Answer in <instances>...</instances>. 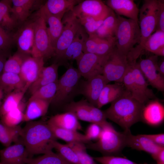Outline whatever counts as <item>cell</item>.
<instances>
[{
	"mask_svg": "<svg viewBox=\"0 0 164 164\" xmlns=\"http://www.w3.org/2000/svg\"><path fill=\"white\" fill-rule=\"evenodd\" d=\"M54 149L57 153L73 164H80L77 155L74 151L67 144H61L56 141L53 143Z\"/></svg>",
	"mask_w": 164,
	"mask_h": 164,
	"instance_id": "7bdbcfd3",
	"label": "cell"
},
{
	"mask_svg": "<svg viewBox=\"0 0 164 164\" xmlns=\"http://www.w3.org/2000/svg\"><path fill=\"white\" fill-rule=\"evenodd\" d=\"M38 11L49 26L48 32L51 44L54 50L56 42L63 30V25L62 20L50 14L43 6Z\"/></svg>",
	"mask_w": 164,
	"mask_h": 164,
	"instance_id": "cb8c5ba5",
	"label": "cell"
},
{
	"mask_svg": "<svg viewBox=\"0 0 164 164\" xmlns=\"http://www.w3.org/2000/svg\"><path fill=\"white\" fill-rule=\"evenodd\" d=\"M108 83L102 74L86 80L80 81L79 93L83 95L87 100L97 107L101 92L104 87Z\"/></svg>",
	"mask_w": 164,
	"mask_h": 164,
	"instance_id": "9a60e30c",
	"label": "cell"
},
{
	"mask_svg": "<svg viewBox=\"0 0 164 164\" xmlns=\"http://www.w3.org/2000/svg\"><path fill=\"white\" fill-rule=\"evenodd\" d=\"M12 0L0 1V26L11 34L19 25L12 11Z\"/></svg>",
	"mask_w": 164,
	"mask_h": 164,
	"instance_id": "83f0119b",
	"label": "cell"
},
{
	"mask_svg": "<svg viewBox=\"0 0 164 164\" xmlns=\"http://www.w3.org/2000/svg\"><path fill=\"white\" fill-rule=\"evenodd\" d=\"M51 102L30 97L24 112L23 122H28L45 115Z\"/></svg>",
	"mask_w": 164,
	"mask_h": 164,
	"instance_id": "d4e9b609",
	"label": "cell"
},
{
	"mask_svg": "<svg viewBox=\"0 0 164 164\" xmlns=\"http://www.w3.org/2000/svg\"><path fill=\"white\" fill-rule=\"evenodd\" d=\"M57 81L41 87L31 94L30 97L49 101L51 103L56 92Z\"/></svg>",
	"mask_w": 164,
	"mask_h": 164,
	"instance_id": "b9f144b4",
	"label": "cell"
},
{
	"mask_svg": "<svg viewBox=\"0 0 164 164\" xmlns=\"http://www.w3.org/2000/svg\"><path fill=\"white\" fill-rule=\"evenodd\" d=\"M82 1L80 0H48L43 6L50 14L62 20L65 13L72 11L74 7Z\"/></svg>",
	"mask_w": 164,
	"mask_h": 164,
	"instance_id": "4316f807",
	"label": "cell"
},
{
	"mask_svg": "<svg viewBox=\"0 0 164 164\" xmlns=\"http://www.w3.org/2000/svg\"><path fill=\"white\" fill-rule=\"evenodd\" d=\"M62 21L63 25V30L54 49L53 57L56 61L72 42L82 27L78 18L72 11L65 13Z\"/></svg>",
	"mask_w": 164,
	"mask_h": 164,
	"instance_id": "30bf717a",
	"label": "cell"
},
{
	"mask_svg": "<svg viewBox=\"0 0 164 164\" xmlns=\"http://www.w3.org/2000/svg\"><path fill=\"white\" fill-rule=\"evenodd\" d=\"M25 90L14 91L5 95L0 108V117L17 107L22 101Z\"/></svg>",
	"mask_w": 164,
	"mask_h": 164,
	"instance_id": "e575fe53",
	"label": "cell"
},
{
	"mask_svg": "<svg viewBox=\"0 0 164 164\" xmlns=\"http://www.w3.org/2000/svg\"><path fill=\"white\" fill-rule=\"evenodd\" d=\"M102 132V128L98 125L91 123L87 127L85 135L87 138L91 141L97 140L100 137Z\"/></svg>",
	"mask_w": 164,
	"mask_h": 164,
	"instance_id": "7dc6e473",
	"label": "cell"
},
{
	"mask_svg": "<svg viewBox=\"0 0 164 164\" xmlns=\"http://www.w3.org/2000/svg\"><path fill=\"white\" fill-rule=\"evenodd\" d=\"M88 35L82 26L76 34L73 41L56 61V63L65 65L76 61L84 53V41Z\"/></svg>",
	"mask_w": 164,
	"mask_h": 164,
	"instance_id": "2e32d148",
	"label": "cell"
},
{
	"mask_svg": "<svg viewBox=\"0 0 164 164\" xmlns=\"http://www.w3.org/2000/svg\"><path fill=\"white\" fill-rule=\"evenodd\" d=\"M101 164H142L134 162L127 158L114 155L103 156L93 157Z\"/></svg>",
	"mask_w": 164,
	"mask_h": 164,
	"instance_id": "f6af8a7d",
	"label": "cell"
},
{
	"mask_svg": "<svg viewBox=\"0 0 164 164\" xmlns=\"http://www.w3.org/2000/svg\"><path fill=\"white\" fill-rule=\"evenodd\" d=\"M129 64L127 55L119 51L115 47L108 55L102 75L108 83L115 81L122 83Z\"/></svg>",
	"mask_w": 164,
	"mask_h": 164,
	"instance_id": "9c48e42d",
	"label": "cell"
},
{
	"mask_svg": "<svg viewBox=\"0 0 164 164\" xmlns=\"http://www.w3.org/2000/svg\"><path fill=\"white\" fill-rule=\"evenodd\" d=\"M142 135L156 145L161 147H164V133Z\"/></svg>",
	"mask_w": 164,
	"mask_h": 164,
	"instance_id": "f907efd6",
	"label": "cell"
},
{
	"mask_svg": "<svg viewBox=\"0 0 164 164\" xmlns=\"http://www.w3.org/2000/svg\"><path fill=\"white\" fill-rule=\"evenodd\" d=\"M93 35L97 43L95 54L101 56L108 55L115 47V36L101 38L97 36L95 34Z\"/></svg>",
	"mask_w": 164,
	"mask_h": 164,
	"instance_id": "ab89813d",
	"label": "cell"
},
{
	"mask_svg": "<svg viewBox=\"0 0 164 164\" xmlns=\"http://www.w3.org/2000/svg\"><path fill=\"white\" fill-rule=\"evenodd\" d=\"M159 0V9L155 31L159 30L164 32V1Z\"/></svg>",
	"mask_w": 164,
	"mask_h": 164,
	"instance_id": "681fc988",
	"label": "cell"
},
{
	"mask_svg": "<svg viewBox=\"0 0 164 164\" xmlns=\"http://www.w3.org/2000/svg\"><path fill=\"white\" fill-rule=\"evenodd\" d=\"M164 119V106L158 99L149 101L144 105L142 113V120L152 126L162 123Z\"/></svg>",
	"mask_w": 164,
	"mask_h": 164,
	"instance_id": "ffe728a7",
	"label": "cell"
},
{
	"mask_svg": "<svg viewBox=\"0 0 164 164\" xmlns=\"http://www.w3.org/2000/svg\"><path fill=\"white\" fill-rule=\"evenodd\" d=\"M26 164H73L53 151L36 158H29Z\"/></svg>",
	"mask_w": 164,
	"mask_h": 164,
	"instance_id": "8d00e7d4",
	"label": "cell"
},
{
	"mask_svg": "<svg viewBox=\"0 0 164 164\" xmlns=\"http://www.w3.org/2000/svg\"><path fill=\"white\" fill-rule=\"evenodd\" d=\"M4 94L2 88L0 87V108L2 105V100L3 98Z\"/></svg>",
	"mask_w": 164,
	"mask_h": 164,
	"instance_id": "11a10c76",
	"label": "cell"
},
{
	"mask_svg": "<svg viewBox=\"0 0 164 164\" xmlns=\"http://www.w3.org/2000/svg\"><path fill=\"white\" fill-rule=\"evenodd\" d=\"M157 56L155 55L148 58H141L138 62L139 68L148 83L158 91H164V77L158 72Z\"/></svg>",
	"mask_w": 164,
	"mask_h": 164,
	"instance_id": "5bb4252c",
	"label": "cell"
},
{
	"mask_svg": "<svg viewBox=\"0 0 164 164\" xmlns=\"http://www.w3.org/2000/svg\"><path fill=\"white\" fill-rule=\"evenodd\" d=\"M125 131L126 132V147L145 151L151 154L152 157L164 147L155 144L142 134L134 135L131 133L130 130Z\"/></svg>",
	"mask_w": 164,
	"mask_h": 164,
	"instance_id": "44dd1931",
	"label": "cell"
},
{
	"mask_svg": "<svg viewBox=\"0 0 164 164\" xmlns=\"http://www.w3.org/2000/svg\"><path fill=\"white\" fill-rule=\"evenodd\" d=\"M108 55L101 56L93 53H84L76 61L77 69L81 77L88 80L102 74Z\"/></svg>",
	"mask_w": 164,
	"mask_h": 164,
	"instance_id": "7c38bea8",
	"label": "cell"
},
{
	"mask_svg": "<svg viewBox=\"0 0 164 164\" xmlns=\"http://www.w3.org/2000/svg\"><path fill=\"white\" fill-rule=\"evenodd\" d=\"M117 15L138 22L139 9L132 0H108L105 4Z\"/></svg>",
	"mask_w": 164,
	"mask_h": 164,
	"instance_id": "7402d4cb",
	"label": "cell"
},
{
	"mask_svg": "<svg viewBox=\"0 0 164 164\" xmlns=\"http://www.w3.org/2000/svg\"><path fill=\"white\" fill-rule=\"evenodd\" d=\"M18 51L9 56L5 62L3 72H10L19 74L25 59L28 56Z\"/></svg>",
	"mask_w": 164,
	"mask_h": 164,
	"instance_id": "74e56055",
	"label": "cell"
},
{
	"mask_svg": "<svg viewBox=\"0 0 164 164\" xmlns=\"http://www.w3.org/2000/svg\"><path fill=\"white\" fill-rule=\"evenodd\" d=\"M117 15L118 22L114 33L115 47L127 55L135 44L140 43L141 32L138 22Z\"/></svg>",
	"mask_w": 164,
	"mask_h": 164,
	"instance_id": "5b68a950",
	"label": "cell"
},
{
	"mask_svg": "<svg viewBox=\"0 0 164 164\" xmlns=\"http://www.w3.org/2000/svg\"><path fill=\"white\" fill-rule=\"evenodd\" d=\"M118 22L117 15L113 11L110 15L104 20L102 24L94 34L101 38H106L114 36Z\"/></svg>",
	"mask_w": 164,
	"mask_h": 164,
	"instance_id": "836d02e7",
	"label": "cell"
},
{
	"mask_svg": "<svg viewBox=\"0 0 164 164\" xmlns=\"http://www.w3.org/2000/svg\"><path fill=\"white\" fill-rule=\"evenodd\" d=\"M0 164H3L0 162Z\"/></svg>",
	"mask_w": 164,
	"mask_h": 164,
	"instance_id": "9f6ffc18",
	"label": "cell"
},
{
	"mask_svg": "<svg viewBox=\"0 0 164 164\" xmlns=\"http://www.w3.org/2000/svg\"><path fill=\"white\" fill-rule=\"evenodd\" d=\"M29 158V154L20 139L0 150V162L3 164H26Z\"/></svg>",
	"mask_w": 164,
	"mask_h": 164,
	"instance_id": "ac0fdd59",
	"label": "cell"
},
{
	"mask_svg": "<svg viewBox=\"0 0 164 164\" xmlns=\"http://www.w3.org/2000/svg\"><path fill=\"white\" fill-rule=\"evenodd\" d=\"M44 64V60L43 58L30 56L24 60L19 75L25 83L27 90L39 77Z\"/></svg>",
	"mask_w": 164,
	"mask_h": 164,
	"instance_id": "e0dca14e",
	"label": "cell"
},
{
	"mask_svg": "<svg viewBox=\"0 0 164 164\" xmlns=\"http://www.w3.org/2000/svg\"><path fill=\"white\" fill-rule=\"evenodd\" d=\"M125 90L122 83H116L106 84L100 94L97 107L100 109L104 106L111 103L121 95Z\"/></svg>",
	"mask_w": 164,
	"mask_h": 164,
	"instance_id": "f1b7e54d",
	"label": "cell"
},
{
	"mask_svg": "<svg viewBox=\"0 0 164 164\" xmlns=\"http://www.w3.org/2000/svg\"><path fill=\"white\" fill-rule=\"evenodd\" d=\"M158 0H145L139 9L138 23L141 32L140 43L134 47L141 53L148 38L155 31L159 9Z\"/></svg>",
	"mask_w": 164,
	"mask_h": 164,
	"instance_id": "52a82bcc",
	"label": "cell"
},
{
	"mask_svg": "<svg viewBox=\"0 0 164 164\" xmlns=\"http://www.w3.org/2000/svg\"><path fill=\"white\" fill-rule=\"evenodd\" d=\"M86 99L71 101L65 105L66 111L73 114L79 120L91 122L96 108Z\"/></svg>",
	"mask_w": 164,
	"mask_h": 164,
	"instance_id": "603a6c76",
	"label": "cell"
},
{
	"mask_svg": "<svg viewBox=\"0 0 164 164\" xmlns=\"http://www.w3.org/2000/svg\"><path fill=\"white\" fill-rule=\"evenodd\" d=\"M12 11L20 25L26 21L34 10L39 9L44 4L43 1L35 0H12Z\"/></svg>",
	"mask_w": 164,
	"mask_h": 164,
	"instance_id": "d6986e66",
	"label": "cell"
},
{
	"mask_svg": "<svg viewBox=\"0 0 164 164\" xmlns=\"http://www.w3.org/2000/svg\"><path fill=\"white\" fill-rule=\"evenodd\" d=\"M59 64L54 63L47 67H44L37 79L28 89L31 94L41 87L57 81Z\"/></svg>",
	"mask_w": 164,
	"mask_h": 164,
	"instance_id": "484cf974",
	"label": "cell"
},
{
	"mask_svg": "<svg viewBox=\"0 0 164 164\" xmlns=\"http://www.w3.org/2000/svg\"><path fill=\"white\" fill-rule=\"evenodd\" d=\"M13 43L12 34L0 26V51L8 52Z\"/></svg>",
	"mask_w": 164,
	"mask_h": 164,
	"instance_id": "bcb514c9",
	"label": "cell"
},
{
	"mask_svg": "<svg viewBox=\"0 0 164 164\" xmlns=\"http://www.w3.org/2000/svg\"><path fill=\"white\" fill-rule=\"evenodd\" d=\"M157 70L158 73L162 77H164V61L162 60L159 63H157Z\"/></svg>",
	"mask_w": 164,
	"mask_h": 164,
	"instance_id": "db71d44e",
	"label": "cell"
},
{
	"mask_svg": "<svg viewBox=\"0 0 164 164\" xmlns=\"http://www.w3.org/2000/svg\"><path fill=\"white\" fill-rule=\"evenodd\" d=\"M77 154L80 164H97L87 153L86 144L81 142L67 143Z\"/></svg>",
	"mask_w": 164,
	"mask_h": 164,
	"instance_id": "60d3db41",
	"label": "cell"
},
{
	"mask_svg": "<svg viewBox=\"0 0 164 164\" xmlns=\"http://www.w3.org/2000/svg\"><path fill=\"white\" fill-rule=\"evenodd\" d=\"M9 52L0 51V76L3 73L5 64Z\"/></svg>",
	"mask_w": 164,
	"mask_h": 164,
	"instance_id": "816d5d0a",
	"label": "cell"
},
{
	"mask_svg": "<svg viewBox=\"0 0 164 164\" xmlns=\"http://www.w3.org/2000/svg\"><path fill=\"white\" fill-rule=\"evenodd\" d=\"M47 123L57 139H61L67 143L77 142L86 144L92 142L87 138L85 135L82 134L77 131L59 127L48 121Z\"/></svg>",
	"mask_w": 164,
	"mask_h": 164,
	"instance_id": "f546056e",
	"label": "cell"
},
{
	"mask_svg": "<svg viewBox=\"0 0 164 164\" xmlns=\"http://www.w3.org/2000/svg\"><path fill=\"white\" fill-rule=\"evenodd\" d=\"M144 105L133 98L125 90L104 112L107 119L118 125L124 131H128L134 124L142 120Z\"/></svg>",
	"mask_w": 164,
	"mask_h": 164,
	"instance_id": "7a4b0ae2",
	"label": "cell"
},
{
	"mask_svg": "<svg viewBox=\"0 0 164 164\" xmlns=\"http://www.w3.org/2000/svg\"><path fill=\"white\" fill-rule=\"evenodd\" d=\"M77 17L88 36L94 34L102 24L104 20H97L89 16H80Z\"/></svg>",
	"mask_w": 164,
	"mask_h": 164,
	"instance_id": "ee69618b",
	"label": "cell"
},
{
	"mask_svg": "<svg viewBox=\"0 0 164 164\" xmlns=\"http://www.w3.org/2000/svg\"><path fill=\"white\" fill-rule=\"evenodd\" d=\"M72 11L77 17L89 16L97 20H104L113 11L100 0H85L76 5Z\"/></svg>",
	"mask_w": 164,
	"mask_h": 164,
	"instance_id": "4fadbf2b",
	"label": "cell"
},
{
	"mask_svg": "<svg viewBox=\"0 0 164 164\" xmlns=\"http://www.w3.org/2000/svg\"><path fill=\"white\" fill-rule=\"evenodd\" d=\"M152 157L156 161L157 164H164V147L161 149Z\"/></svg>",
	"mask_w": 164,
	"mask_h": 164,
	"instance_id": "f5cc1de1",
	"label": "cell"
},
{
	"mask_svg": "<svg viewBox=\"0 0 164 164\" xmlns=\"http://www.w3.org/2000/svg\"><path fill=\"white\" fill-rule=\"evenodd\" d=\"M97 46V42L94 35L88 36L84 43L83 53L95 54Z\"/></svg>",
	"mask_w": 164,
	"mask_h": 164,
	"instance_id": "c3c4849f",
	"label": "cell"
},
{
	"mask_svg": "<svg viewBox=\"0 0 164 164\" xmlns=\"http://www.w3.org/2000/svg\"><path fill=\"white\" fill-rule=\"evenodd\" d=\"M35 15L31 16L20 24L12 33L14 43L16 44L17 51L24 55L31 56L35 33Z\"/></svg>",
	"mask_w": 164,
	"mask_h": 164,
	"instance_id": "8fae6325",
	"label": "cell"
},
{
	"mask_svg": "<svg viewBox=\"0 0 164 164\" xmlns=\"http://www.w3.org/2000/svg\"><path fill=\"white\" fill-rule=\"evenodd\" d=\"M81 76L77 69L70 65L57 81V88L51 104H66L71 102L79 94V84Z\"/></svg>",
	"mask_w": 164,
	"mask_h": 164,
	"instance_id": "8992f818",
	"label": "cell"
},
{
	"mask_svg": "<svg viewBox=\"0 0 164 164\" xmlns=\"http://www.w3.org/2000/svg\"><path fill=\"white\" fill-rule=\"evenodd\" d=\"M0 87L5 95L14 91H27L19 74L10 72H3L0 76Z\"/></svg>",
	"mask_w": 164,
	"mask_h": 164,
	"instance_id": "4dcf8cb0",
	"label": "cell"
},
{
	"mask_svg": "<svg viewBox=\"0 0 164 164\" xmlns=\"http://www.w3.org/2000/svg\"><path fill=\"white\" fill-rule=\"evenodd\" d=\"M20 138L30 158L35 155H43L53 152V143L57 139L47 122L40 120L27 122L22 128Z\"/></svg>",
	"mask_w": 164,
	"mask_h": 164,
	"instance_id": "6da1fadb",
	"label": "cell"
},
{
	"mask_svg": "<svg viewBox=\"0 0 164 164\" xmlns=\"http://www.w3.org/2000/svg\"><path fill=\"white\" fill-rule=\"evenodd\" d=\"M164 47V32L156 31L145 43L142 50H145L154 54L158 50Z\"/></svg>",
	"mask_w": 164,
	"mask_h": 164,
	"instance_id": "f35d334b",
	"label": "cell"
},
{
	"mask_svg": "<svg viewBox=\"0 0 164 164\" xmlns=\"http://www.w3.org/2000/svg\"><path fill=\"white\" fill-rule=\"evenodd\" d=\"M26 104L22 101L17 107L1 117V120L10 127H14L19 125V124L23 122Z\"/></svg>",
	"mask_w": 164,
	"mask_h": 164,
	"instance_id": "d590c367",
	"label": "cell"
},
{
	"mask_svg": "<svg viewBox=\"0 0 164 164\" xmlns=\"http://www.w3.org/2000/svg\"><path fill=\"white\" fill-rule=\"evenodd\" d=\"M22 128L19 125L14 127H9L0 119V143L6 147L10 145L12 142H18Z\"/></svg>",
	"mask_w": 164,
	"mask_h": 164,
	"instance_id": "d6a6232c",
	"label": "cell"
},
{
	"mask_svg": "<svg viewBox=\"0 0 164 164\" xmlns=\"http://www.w3.org/2000/svg\"><path fill=\"white\" fill-rule=\"evenodd\" d=\"M129 63L122 82L125 90L133 98L144 104L156 99L153 91L148 87L137 60L130 61Z\"/></svg>",
	"mask_w": 164,
	"mask_h": 164,
	"instance_id": "3957f363",
	"label": "cell"
},
{
	"mask_svg": "<svg viewBox=\"0 0 164 164\" xmlns=\"http://www.w3.org/2000/svg\"><path fill=\"white\" fill-rule=\"evenodd\" d=\"M101 127L102 132L100 138L95 142L86 144L87 148L98 151L103 156L114 155L120 153L126 147L125 131H117L107 121Z\"/></svg>",
	"mask_w": 164,
	"mask_h": 164,
	"instance_id": "277c9868",
	"label": "cell"
},
{
	"mask_svg": "<svg viewBox=\"0 0 164 164\" xmlns=\"http://www.w3.org/2000/svg\"><path fill=\"white\" fill-rule=\"evenodd\" d=\"M35 33L31 56L44 60L53 57L54 50L50 43L47 24L38 10L34 14Z\"/></svg>",
	"mask_w": 164,
	"mask_h": 164,
	"instance_id": "ba28073f",
	"label": "cell"
},
{
	"mask_svg": "<svg viewBox=\"0 0 164 164\" xmlns=\"http://www.w3.org/2000/svg\"><path fill=\"white\" fill-rule=\"evenodd\" d=\"M48 121L59 127L72 131L82 129L79 120L72 113L66 111L52 116Z\"/></svg>",
	"mask_w": 164,
	"mask_h": 164,
	"instance_id": "1f68e13d",
	"label": "cell"
}]
</instances>
